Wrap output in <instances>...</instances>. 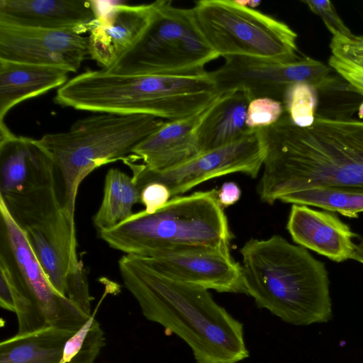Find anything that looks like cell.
<instances>
[{
  "mask_svg": "<svg viewBox=\"0 0 363 363\" xmlns=\"http://www.w3.org/2000/svg\"><path fill=\"white\" fill-rule=\"evenodd\" d=\"M223 58L224 64L211 72L220 94L241 89L252 100L267 97L281 101L286 89L297 83L308 84L318 91L338 87L333 69L307 56L288 62L240 56Z\"/></svg>",
  "mask_w": 363,
  "mask_h": 363,
  "instance_id": "11",
  "label": "cell"
},
{
  "mask_svg": "<svg viewBox=\"0 0 363 363\" xmlns=\"http://www.w3.org/2000/svg\"><path fill=\"white\" fill-rule=\"evenodd\" d=\"M55 179L52 157L39 140L0 123V194L23 193Z\"/></svg>",
  "mask_w": 363,
  "mask_h": 363,
  "instance_id": "15",
  "label": "cell"
},
{
  "mask_svg": "<svg viewBox=\"0 0 363 363\" xmlns=\"http://www.w3.org/2000/svg\"><path fill=\"white\" fill-rule=\"evenodd\" d=\"M76 331L48 326L0 343V363H61L67 341Z\"/></svg>",
  "mask_w": 363,
  "mask_h": 363,
  "instance_id": "22",
  "label": "cell"
},
{
  "mask_svg": "<svg viewBox=\"0 0 363 363\" xmlns=\"http://www.w3.org/2000/svg\"><path fill=\"white\" fill-rule=\"evenodd\" d=\"M191 9L202 35L219 57L281 62L300 58L297 33L269 15L232 0H201Z\"/></svg>",
  "mask_w": 363,
  "mask_h": 363,
  "instance_id": "8",
  "label": "cell"
},
{
  "mask_svg": "<svg viewBox=\"0 0 363 363\" xmlns=\"http://www.w3.org/2000/svg\"><path fill=\"white\" fill-rule=\"evenodd\" d=\"M350 259L363 264V238L359 244L355 245L354 252Z\"/></svg>",
  "mask_w": 363,
  "mask_h": 363,
  "instance_id": "34",
  "label": "cell"
},
{
  "mask_svg": "<svg viewBox=\"0 0 363 363\" xmlns=\"http://www.w3.org/2000/svg\"><path fill=\"white\" fill-rule=\"evenodd\" d=\"M0 199L59 294L67 298L88 282L77 255L75 221L64 207L56 179Z\"/></svg>",
  "mask_w": 363,
  "mask_h": 363,
  "instance_id": "7",
  "label": "cell"
},
{
  "mask_svg": "<svg viewBox=\"0 0 363 363\" xmlns=\"http://www.w3.org/2000/svg\"><path fill=\"white\" fill-rule=\"evenodd\" d=\"M94 1L0 0V22L82 35L101 20Z\"/></svg>",
  "mask_w": 363,
  "mask_h": 363,
  "instance_id": "17",
  "label": "cell"
},
{
  "mask_svg": "<svg viewBox=\"0 0 363 363\" xmlns=\"http://www.w3.org/2000/svg\"><path fill=\"white\" fill-rule=\"evenodd\" d=\"M303 3L307 4L313 13L322 18L333 36L350 37L353 35L338 16L331 1L328 0H306Z\"/></svg>",
  "mask_w": 363,
  "mask_h": 363,
  "instance_id": "28",
  "label": "cell"
},
{
  "mask_svg": "<svg viewBox=\"0 0 363 363\" xmlns=\"http://www.w3.org/2000/svg\"><path fill=\"white\" fill-rule=\"evenodd\" d=\"M241 196V189L234 182H227L222 184L217 192V199L223 208L235 203Z\"/></svg>",
  "mask_w": 363,
  "mask_h": 363,
  "instance_id": "33",
  "label": "cell"
},
{
  "mask_svg": "<svg viewBox=\"0 0 363 363\" xmlns=\"http://www.w3.org/2000/svg\"><path fill=\"white\" fill-rule=\"evenodd\" d=\"M220 94L211 72L135 74L101 69L68 79L53 101L79 111L175 121L206 109Z\"/></svg>",
  "mask_w": 363,
  "mask_h": 363,
  "instance_id": "3",
  "label": "cell"
},
{
  "mask_svg": "<svg viewBox=\"0 0 363 363\" xmlns=\"http://www.w3.org/2000/svg\"><path fill=\"white\" fill-rule=\"evenodd\" d=\"M0 258L8 264L17 286L50 326L77 331L91 317L54 289L1 199Z\"/></svg>",
  "mask_w": 363,
  "mask_h": 363,
  "instance_id": "10",
  "label": "cell"
},
{
  "mask_svg": "<svg viewBox=\"0 0 363 363\" xmlns=\"http://www.w3.org/2000/svg\"><path fill=\"white\" fill-rule=\"evenodd\" d=\"M164 123L151 115L102 113L77 120L67 131L48 133L38 139L61 179L62 203L73 220L84 179L102 165L125 160L137 145Z\"/></svg>",
  "mask_w": 363,
  "mask_h": 363,
  "instance_id": "6",
  "label": "cell"
},
{
  "mask_svg": "<svg viewBox=\"0 0 363 363\" xmlns=\"http://www.w3.org/2000/svg\"><path fill=\"white\" fill-rule=\"evenodd\" d=\"M158 1L138 5L116 4L89 31V55L109 69L138 42L150 25Z\"/></svg>",
  "mask_w": 363,
  "mask_h": 363,
  "instance_id": "16",
  "label": "cell"
},
{
  "mask_svg": "<svg viewBox=\"0 0 363 363\" xmlns=\"http://www.w3.org/2000/svg\"><path fill=\"white\" fill-rule=\"evenodd\" d=\"M286 228L296 243L337 262L351 258L357 236L336 215L298 204L291 206Z\"/></svg>",
  "mask_w": 363,
  "mask_h": 363,
  "instance_id": "18",
  "label": "cell"
},
{
  "mask_svg": "<svg viewBox=\"0 0 363 363\" xmlns=\"http://www.w3.org/2000/svg\"><path fill=\"white\" fill-rule=\"evenodd\" d=\"M217 192L173 197L155 213H133L99 232L100 238L111 248L139 257L171 250L229 247L233 234Z\"/></svg>",
  "mask_w": 363,
  "mask_h": 363,
  "instance_id": "5",
  "label": "cell"
},
{
  "mask_svg": "<svg viewBox=\"0 0 363 363\" xmlns=\"http://www.w3.org/2000/svg\"><path fill=\"white\" fill-rule=\"evenodd\" d=\"M208 107L191 116L165 122L134 147L131 155L135 161L142 160L147 169L160 172L199 155L197 129Z\"/></svg>",
  "mask_w": 363,
  "mask_h": 363,
  "instance_id": "19",
  "label": "cell"
},
{
  "mask_svg": "<svg viewBox=\"0 0 363 363\" xmlns=\"http://www.w3.org/2000/svg\"><path fill=\"white\" fill-rule=\"evenodd\" d=\"M0 306L15 313V306L8 265L0 259Z\"/></svg>",
  "mask_w": 363,
  "mask_h": 363,
  "instance_id": "32",
  "label": "cell"
},
{
  "mask_svg": "<svg viewBox=\"0 0 363 363\" xmlns=\"http://www.w3.org/2000/svg\"><path fill=\"white\" fill-rule=\"evenodd\" d=\"M329 66L335 70L358 94L363 96V69L335 55L328 60Z\"/></svg>",
  "mask_w": 363,
  "mask_h": 363,
  "instance_id": "31",
  "label": "cell"
},
{
  "mask_svg": "<svg viewBox=\"0 0 363 363\" xmlns=\"http://www.w3.org/2000/svg\"><path fill=\"white\" fill-rule=\"evenodd\" d=\"M330 48L333 55L363 69V36H333Z\"/></svg>",
  "mask_w": 363,
  "mask_h": 363,
  "instance_id": "29",
  "label": "cell"
},
{
  "mask_svg": "<svg viewBox=\"0 0 363 363\" xmlns=\"http://www.w3.org/2000/svg\"><path fill=\"white\" fill-rule=\"evenodd\" d=\"M219 57L199 30L191 9L158 1L155 15L138 42L107 71L118 74H194Z\"/></svg>",
  "mask_w": 363,
  "mask_h": 363,
  "instance_id": "9",
  "label": "cell"
},
{
  "mask_svg": "<svg viewBox=\"0 0 363 363\" xmlns=\"http://www.w3.org/2000/svg\"><path fill=\"white\" fill-rule=\"evenodd\" d=\"M279 201L293 204L312 206L337 212L348 218H357L363 212V193L315 188L291 192Z\"/></svg>",
  "mask_w": 363,
  "mask_h": 363,
  "instance_id": "24",
  "label": "cell"
},
{
  "mask_svg": "<svg viewBox=\"0 0 363 363\" xmlns=\"http://www.w3.org/2000/svg\"><path fill=\"white\" fill-rule=\"evenodd\" d=\"M264 149L257 129L231 144L200 153L169 169L148 170L143 164L130 159L123 161L133 172L140 189L150 182L164 184L172 196H178L209 179L233 173L255 178L263 164Z\"/></svg>",
  "mask_w": 363,
  "mask_h": 363,
  "instance_id": "12",
  "label": "cell"
},
{
  "mask_svg": "<svg viewBox=\"0 0 363 363\" xmlns=\"http://www.w3.org/2000/svg\"><path fill=\"white\" fill-rule=\"evenodd\" d=\"M240 252L245 294L258 307L296 325L331 319L328 271L305 247L274 235L251 238Z\"/></svg>",
  "mask_w": 363,
  "mask_h": 363,
  "instance_id": "4",
  "label": "cell"
},
{
  "mask_svg": "<svg viewBox=\"0 0 363 363\" xmlns=\"http://www.w3.org/2000/svg\"><path fill=\"white\" fill-rule=\"evenodd\" d=\"M69 72L60 66L0 59V123L19 103L63 86Z\"/></svg>",
  "mask_w": 363,
  "mask_h": 363,
  "instance_id": "20",
  "label": "cell"
},
{
  "mask_svg": "<svg viewBox=\"0 0 363 363\" xmlns=\"http://www.w3.org/2000/svg\"><path fill=\"white\" fill-rule=\"evenodd\" d=\"M104 345V332L91 315L67 341L61 363H93Z\"/></svg>",
  "mask_w": 363,
  "mask_h": 363,
  "instance_id": "25",
  "label": "cell"
},
{
  "mask_svg": "<svg viewBox=\"0 0 363 363\" xmlns=\"http://www.w3.org/2000/svg\"><path fill=\"white\" fill-rule=\"evenodd\" d=\"M172 196L167 186L159 182H150L140 189V202L145 206L144 211L153 213L164 206Z\"/></svg>",
  "mask_w": 363,
  "mask_h": 363,
  "instance_id": "30",
  "label": "cell"
},
{
  "mask_svg": "<svg viewBox=\"0 0 363 363\" xmlns=\"http://www.w3.org/2000/svg\"><path fill=\"white\" fill-rule=\"evenodd\" d=\"M118 267L143 315L184 341L197 363H238L249 357L242 324L208 289L167 277L138 256L123 255Z\"/></svg>",
  "mask_w": 363,
  "mask_h": 363,
  "instance_id": "2",
  "label": "cell"
},
{
  "mask_svg": "<svg viewBox=\"0 0 363 363\" xmlns=\"http://www.w3.org/2000/svg\"><path fill=\"white\" fill-rule=\"evenodd\" d=\"M258 131L264 172L257 193L263 202L315 188L363 193V121L316 116L311 126L300 128L285 112Z\"/></svg>",
  "mask_w": 363,
  "mask_h": 363,
  "instance_id": "1",
  "label": "cell"
},
{
  "mask_svg": "<svg viewBox=\"0 0 363 363\" xmlns=\"http://www.w3.org/2000/svg\"><path fill=\"white\" fill-rule=\"evenodd\" d=\"M140 201V189L133 178L117 168L106 172L101 205L92 217L100 232L109 229L133 214V207Z\"/></svg>",
  "mask_w": 363,
  "mask_h": 363,
  "instance_id": "23",
  "label": "cell"
},
{
  "mask_svg": "<svg viewBox=\"0 0 363 363\" xmlns=\"http://www.w3.org/2000/svg\"><path fill=\"white\" fill-rule=\"evenodd\" d=\"M251 100L245 90L235 89L221 94L208 107L197 129L200 153L235 143L252 130L246 124Z\"/></svg>",
  "mask_w": 363,
  "mask_h": 363,
  "instance_id": "21",
  "label": "cell"
},
{
  "mask_svg": "<svg viewBox=\"0 0 363 363\" xmlns=\"http://www.w3.org/2000/svg\"><path fill=\"white\" fill-rule=\"evenodd\" d=\"M86 55L88 37L0 22V59L60 66L75 72Z\"/></svg>",
  "mask_w": 363,
  "mask_h": 363,
  "instance_id": "14",
  "label": "cell"
},
{
  "mask_svg": "<svg viewBox=\"0 0 363 363\" xmlns=\"http://www.w3.org/2000/svg\"><path fill=\"white\" fill-rule=\"evenodd\" d=\"M284 113L280 101L267 97L253 99L248 105L246 124L250 129L267 128L278 122Z\"/></svg>",
  "mask_w": 363,
  "mask_h": 363,
  "instance_id": "27",
  "label": "cell"
},
{
  "mask_svg": "<svg viewBox=\"0 0 363 363\" xmlns=\"http://www.w3.org/2000/svg\"><path fill=\"white\" fill-rule=\"evenodd\" d=\"M282 104L285 112L294 125L300 128H308L315 120L318 91L308 84H294L285 91Z\"/></svg>",
  "mask_w": 363,
  "mask_h": 363,
  "instance_id": "26",
  "label": "cell"
},
{
  "mask_svg": "<svg viewBox=\"0 0 363 363\" xmlns=\"http://www.w3.org/2000/svg\"><path fill=\"white\" fill-rule=\"evenodd\" d=\"M140 257L175 281L221 293L245 294L242 267L229 247L164 250Z\"/></svg>",
  "mask_w": 363,
  "mask_h": 363,
  "instance_id": "13",
  "label": "cell"
}]
</instances>
